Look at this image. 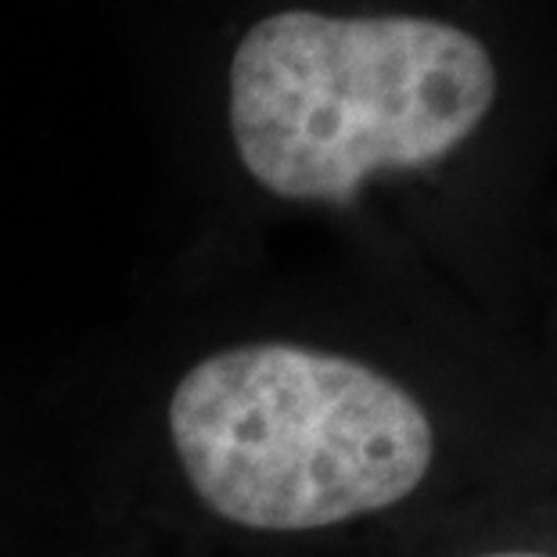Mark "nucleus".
<instances>
[{
    "instance_id": "nucleus-2",
    "label": "nucleus",
    "mask_w": 557,
    "mask_h": 557,
    "mask_svg": "<svg viewBox=\"0 0 557 557\" xmlns=\"http://www.w3.org/2000/svg\"><path fill=\"white\" fill-rule=\"evenodd\" d=\"M496 69L471 33L435 18L281 11L231 62V134L270 195L349 201L382 170H421L475 134Z\"/></svg>"
},
{
    "instance_id": "nucleus-1",
    "label": "nucleus",
    "mask_w": 557,
    "mask_h": 557,
    "mask_svg": "<svg viewBox=\"0 0 557 557\" xmlns=\"http://www.w3.org/2000/svg\"><path fill=\"white\" fill-rule=\"evenodd\" d=\"M170 443L198 500L259 532L388 511L435 460L432 418L407 385L295 342L198 360L170 396Z\"/></svg>"
},
{
    "instance_id": "nucleus-3",
    "label": "nucleus",
    "mask_w": 557,
    "mask_h": 557,
    "mask_svg": "<svg viewBox=\"0 0 557 557\" xmlns=\"http://www.w3.org/2000/svg\"><path fill=\"white\" fill-rule=\"evenodd\" d=\"M479 557H547V554H532V550H496V554H479Z\"/></svg>"
}]
</instances>
